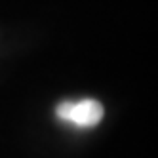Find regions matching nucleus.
<instances>
[{"instance_id": "f257e3e1", "label": "nucleus", "mask_w": 158, "mask_h": 158, "mask_svg": "<svg viewBox=\"0 0 158 158\" xmlns=\"http://www.w3.org/2000/svg\"><path fill=\"white\" fill-rule=\"evenodd\" d=\"M57 116L63 122H69L78 128H94L103 118V107L95 99H82V101H67L57 105Z\"/></svg>"}]
</instances>
